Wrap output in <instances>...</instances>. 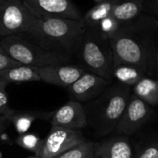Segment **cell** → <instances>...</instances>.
<instances>
[{
	"instance_id": "obj_19",
	"label": "cell",
	"mask_w": 158,
	"mask_h": 158,
	"mask_svg": "<svg viewBox=\"0 0 158 158\" xmlns=\"http://www.w3.org/2000/svg\"><path fill=\"white\" fill-rule=\"evenodd\" d=\"M119 0H106L93 6L83 17L82 20L85 27L94 30L98 24L106 18L111 16L112 10Z\"/></svg>"
},
{
	"instance_id": "obj_14",
	"label": "cell",
	"mask_w": 158,
	"mask_h": 158,
	"mask_svg": "<svg viewBox=\"0 0 158 158\" xmlns=\"http://www.w3.org/2000/svg\"><path fill=\"white\" fill-rule=\"evenodd\" d=\"M53 112H44V111H12L10 114L4 117L6 121H10L17 131L23 134L28 131L31 124L36 119L42 120H51Z\"/></svg>"
},
{
	"instance_id": "obj_21",
	"label": "cell",
	"mask_w": 158,
	"mask_h": 158,
	"mask_svg": "<svg viewBox=\"0 0 158 158\" xmlns=\"http://www.w3.org/2000/svg\"><path fill=\"white\" fill-rule=\"evenodd\" d=\"M120 25L118 23V21L112 16H109L104 19L94 29V31H96L101 36L108 40L118 31Z\"/></svg>"
},
{
	"instance_id": "obj_17",
	"label": "cell",
	"mask_w": 158,
	"mask_h": 158,
	"mask_svg": "<svg viewBox=\"0 0 158 158\" xmlns=\"http://www.w3.org/2000/svg\"><path fill=\"white\" fill-rule=\"evenodd\" d=\"M147 75L149 74L143 69L129 64H118L114 66L112 69V79L130 87L134 86Z\"/></svg>"
},
{
	"instance_id": "obj_1",
	"label": "cell",
	"mask_w": 158,
	"mask_h": 158,
	"mask_svg": "<svg viewBox=\"0 0 158 158\" xmlns=\"http://www.w3.org/2000/svg\"><path fill=\"white\" fill-rule=\"evenodd\" d=\"M157 26L156 20L150 18L133 20L120 26L108 39L113 53V67L129 64L142 68L151 74L155 68L156 52L153 39Z\"/></svg>"
},
{
	"instance_id": "obj_3",
	"label": "cell",
	"mask_w": 158,
	"mask_h": 158,
	"mask_svg": "<svg viewBox=\"0 0 158 158\" xmlns=\"http://www.w3.org/2000/svg\"><path fill=\"white\" fill-rule=\"evenodd\" d=\"M131 94V87L119 82L110 83L97 98L86 103L87 126L96 135L106 136L115 131Z\"/></svg>"
},
{
	"instance_id": "obj_8",
	"label": "cell",
	"mask_w": 158,
	"mask_h": 158,
	"mask_svg": "<svg viewBox=\"0 0 158 158\" xmlns=\"http://www.w3.org/2000/svg\"><path fill=\"white\" fill-rule=\"evenodd\" d=\"M83 141H85V139L81 131L52 126L36 156L39 158H54Z\"/></svg>"
},
{
	"instance_id": "obj_9",
	"label": "cell",
	"mask_w": 158,
	"mask_h": 158,
	"mask_svg": "<svg viewBox=\"0 0 158 158\" xmlns=\"http://www.w3.org/2000/svg\"><path fill=\"white\" fill-rule=\"evenodd\" d=\"M111 83V81L86 71L68 87L70 97L80 103H88L97 98Z\"/></svg>"
},
{
	"instance_id": "obj_4",
	"label": "cell",
	"mask_w": 158,
	"mask_h": 158,
	"mask_svg": "<svg viewBox=\"0 0 158 158\" xmlns=\"http://www.w3.org/2000/svg\"><path fill=\"white\" fill-rule=\"evenodd\" d=\"M84 70L112 80L113 53L109 41L96 31L86 28L74 53Z\"/></svg>"
},
{
	"instance_id": "obj_28",
	"label": "cell",
	"mask_w": 158,
	"mask_h": 158,
	"mask_svg": "<svg viewBox=\"0 0 158 158\" xmlns=\"http://www.w3.org/2000/svg\"><path fill=\"white\" fill-rule=\"evenodd\" d=\"M154 10L157 13L158 15V0L154 1Z\"/></svg>"
},
{
	"instance_id": "obj_22",
	"label": "cell",
	"mask_w": 158,
	"mask_h": 158,
	"mask_svg": "<svg viewBox=\"0 0 158 158\" xmlns=\"http://www.w3.org/2000/svg\"><path fill=\"white\" fill-rule=\"evenodd\" d=\"M16 143L20 147L35 153V155L40 151L44 141L34 134H20L16 140Z\"/></svg>"
},
{
	"instance_id": "obj_26",
	"label": "cell",
	"mask_w": 158,
	"mask_h": 158,
	"mask_svg": "<svg viewBox=\"0 0 158 158\" xmlns=\"http://www.w3.org/2000/svg\"><path fill=\"white\" fill-rule=\"evenodd\" d=\"M6 120L3 117H0V140L2 139L4 131H5V129H6Z\"/></svg>"
},
{
	"instance_id": "obj_20",
	"label": "cell",
	"mask_w": 158,
	"mask_h": 158,
	"mask_svg": "<svg viewBox=\"0 0 158 158\" xmlns=\"http://www.w3.org/2000/svg\"><path fill=\"white\" fill-rule=\"evenodd\" d=\"M94 143L83 141L54 158H94Z\"/></svg>"
},
{
	"instance_id": "obj_11",
	"label": "cell",
	"mask_w": 158,
	"mask_h": 158,
	"mask_svg": "<svg viewBox=\"0 0 158 158\" xmlns=\"http://www.w3.org/2000/svg\"><path fill=\"white\" fill-rule=\"evenodd\" d=\"M33 68L40 81L64 88H68L86 72V70L80 66L68 64Z\"/></svg>"
},
{
	"instance_id": "obj_29",
	"label": "cell",
	"mask_w": 158,
	"mask_h": 158,
	"mask_svg": "<svg viewBox=\"0 0 158 158\" xmlns=\"http://www.w3.org/2000/svg\"><path fill=\"white\" fill-rule=\"evenodd\" d=\"M9 1H13V0H0V5H2L4 3H6V2H9Z\"/></svg>"
},
{
	"instance_id": "obj_24",
	"label": "cell",
	"mask_w": 158,
	"mask_h": 158,
	"mask_svg": "<svg viewBox=\"0 0 158 158\" xmlns=\"http://www.w3.org/2000/svg\"><path fill=\"white\" fill-rule=\"evenodd\" d=\"M6 84L0 83V117H5L10 114L13 110L9 107L8 96L6 92Z\"/></svg>"
},
{
	"instance_id": "obj_15",
	"label": "cell",
	"mask_w": 158,
	"mask_h": 158,
	"mask_svg": "<svg viewBox=\"0 0 158 158\" xmlns=\"http://www.w3.org/2000/svg\"><path fill=\"white\" fill-rule=\"evenodd\" d=\"M143 7V0H119L114 6L111 16L122 26L135 20Z\"/></svg>"
},
{
	"instance_id": "obj_10",
	"label": "cell",
	"mask_w": 158,
	"mask_h": 158,
	"mask_svg": "<svg viewBox=\"0 0 158 158\" xmlns=\"http://www.w3.org/2000/svg\"><path fill=\"white\" fill-rule=\"evenodd\" d=\"M40 18L81 20L82 17L71 0H24Z\"/></svg>"
},
{
	"instance_id": "obj_30",
	"label": "cell",
	"mask_w": 158,
	"mask_h": 158,
	"mask_svg": "<svg viewBox=\"0 0 158 158\" xmlns=\"http://www.w3.org/2000/svg\"><path fill=\"white\" fill-rule=\"evenodd\" d=\"M94 2H95V4H98V3H101V2H103V1H106V0H94Z\"/></svg>"
},
{
	"instance_id": "obj_12",
	"label": "cell",
	"mask_w": 158,
	"mask_h": 158,
	"mask_svg": "<svg viewBox=\"0 0 158 158\" xmlns=\"http://www.w3.org/2000/svg\"><path fill=\"white\" fill-rule=\"evenodd\" d=\"M52 126L63 127L81 131L87 127V118L83 105L78 101L70 100L53 112Z\"/></svg>"
},
{
	"instance_id": "obj_7",
	"label": "cell",
	"mask_w": 158,
	"mask_h": 158,
	"mask_svg": "<svg viewBox=\"0 0 158 158\" xmlns=\"http://www.w3.org/2000/svg\"><path fill=\"white\" fill-rule=\"evenodd\" d=\"M153 106L147 105L132 93L124 112L115 129L117 134L131 136L144 126L153 115Z\"/></svg>"
},
{
	"instance_id": "obj_5",
	"label": "cell",
	"mask_w": 158,
	"mask_h": 158,
	"mask_svg": "<svg viewBox=\"0 0 158 158\" xmlns=\"http://www.w3.org/2000/svg\"><path fill=\"white\" fill-rule=\"evenodd\" d=\"M0 45L6 55L23 66L44 67L67 64L71 56L46 50L23 34H12L0 38Z\"/></svg>"
},
{
	"instance_id": "obj_23",
	"label": "cell",
	"mask_w": 158,
	"mask_h": 158,
	"mask_svg": "<svg viewBox=\"0 0 158 158\" xmlns=\"http://www.w3.org/2000/svg\"><path fill=\"white\" fill-rule=\"evenodd\" d=\"M134 154L135 158H158V142L142 144Z\"/></svg>"
},
{
	"instance_id": "obj_2",
	"label": "cell",
	"mask_w": 158,
	"mask_h": 158,
	"mask_svg": "<svg viewBox=\"0 0 158 158\" xmlns=\"http://www.w3.org/2000/svg\"><path fill=\"white\" fill-rule=\"evenodd\" d=\"M85 29L82 19L38 17L23 35L46 50L71 56Z\"/></svg>"
},
{
	"instance_id": "obj_32",
	"label": "cell",
	"mask_w": 158,
	"mask_h": 158,
	"mask_svg": "<svg viewBox=\"0 0 158 158\" xmlns=\"http://www.w3.org/2000/svg\"><path fill=\"white\" fill-rule=\"evenodd\" d=\"M0 158H1V153H0Z\"/></svg>"
},
{
	"instance_id": "obj_16",
	"label": "cell",
	"mask_w": 158,
	"mask_h": 158,
	"mask_svg": "<svg viewBox=\"0 0 158 158\" xmlns=\"http://www.w3.org/2000/svg\"><path fill=\"white\" fill-rule=\"evenodd\" d=\"M40 81L33 67L19 66L0 69V83H19Z\"/></svg>"
},
{
	"instance_id": "obj_27",
	"label": "cell",
	"mask_w": 158,
	"mask_h": 158,
	"mask_svg": "<svg viewBox=\"0 0 158 158\" xmlns=\"http://www.w3.org/2000/svg\"><path fill=\"white\" fill-rule=\"evenodd\" d=\"M155 67L156 68L158 73V43L156 45V52H155Z\"/></svg>"
},
{
	"instance_id": "obj_6",
	"label": "cell",
	"mask_w": 158,
	"mask_h": 158,
	"mask_svg": "<svg viewBox=\"0 0 158 158\" xmlns=\"http://www.w3.org/2000/svg\"><path fill=\"white\" fill-rule=\"evenodd\" d=\"M38 17L24 0L0 5V38L25 33Z\"/></svg>"
},
{
	"instance_id": "obj_18",
	"label": "cell",
	"mask_w": 158,
	"mask_h": 158,
	"mask_svg": "<svg viewBox=\"0 0 158 158\" xmlns=\"http://www.w3.org/2000/svg\"><path fill=\"white\" fill-rule=\"evenodd\" d=\"M131 93L151 106L158 105V80L144 77L131 87Z\"/></svg>"
},
{
	"instance_id": "obj_31",
	"label": "cell",
	"mask_w": 158,
	"mask_h": 158,
	"mask_svg": "<svg viewBox=\"0 0 158 158\" xmlns=\"http://www.w3.org/2000/svg\"><path fill=\"white\" fill-rule=\"evenodd\" d=\"M28 158H39V157H37V156H36V157H28Z\"/></svg>"
},
{
	"instance_id": "obj_13",
	"label": "cell",
	"mask_w": 158,
	"mask_h": 158,
	"mask_svg": "<svg viewBox=\"0 0 158 158\" xmlns=\"http://www.w3.org/2000/svg\"><path fill=\"white\" fill-rule=\"evenodd\" d=\"M94 158H135V154L130 139L118 134L94 143Z\"/></svg>"
},
{
	"instance_id": "obj_25",
	"label": "cell",
	"mask_w": 158,
	"mask_h": 158,
	"mask_svg": "<svg viewBox=\"0 0 158 158\" xmlns=\"http://www.w3.org/2000/svg\"><path fill=\"white\" fill-rule=\"evenodd\" d=\"M19 66H23L20 63L13 60L11 57H9L6 53L4 51L2 46L0 45V69H8L12 67H19Z\"/></svg>"
}]
</instances>
